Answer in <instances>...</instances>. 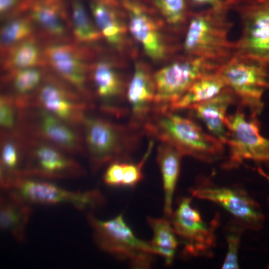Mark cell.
I'll list each match as a JSON object with an SVG mask.
<instances>
[{
    "label": "cell",
    "instance_id": "1",
    "mask_svg": "<svg viewBox=\"0 0 269 269\" xmlns=\"http://www.w3.org/2000/svg\"><path fill=\"white\" fill-rule=\"evenodd\" d=\"M144 134L169 145L182 155L212 163L222 157L224 144L193 120L163 107H154L142 125Z\"/></svg>",
    "mask_w": 269,
    "mask_h": 269
},
{
    "label": "cell",
    "instance_id": "2",
    "mask_svg": "<svg viewBox=\"0 0 269 269\" xmlns=\"http://www.w3.org/2000/svg\"><path fill=\"white\" fill-rule=\"evenodd\" d=\"M82 123L93 172L107 163L128 160L144 134L141 127L131 122L124 124L96 116L84 115Z\"/></svg>",
    "mask_w": 269,
    "mask_h": 269
},
{
    "label": "cell",
    "instance_id": "3",
    "mask_svg": "<svg viewBox=\"0 0 269 269\" xmlns=\"http://www.w3.org/2000/svg\"><path fill=\"white\" fill-rule=\"evenodd\" d=\"M228 10L205 8L190 15L182 43L187 56L222 65L235 54V42L228 35L232 26Z\"/></svg>",
    "mask_w": 269,
    "mask_h": 269
},
{
    "label": "cell",
    "instance_id": "4",
    "mask_svg": "<svg viewBox=\"0 0 269 269\" xmlns=\"http://www.w3.org/2000/svg\"><path fill=\"white\" fill-rule=\"evenodd\" d=\"M86 213L94 242L99 248L119 260L127 261L134 269L151 267L155 255L149 242L135 235L123 214L102 220L96 217L92 211Z\"/></svg>",
    "mask_w": 269,
    "mask_h": 269
},
{
    "label": "cell",
    "instance_id": "5",
    "mask_svg": "<svg viewBox=\"0 0 269 269\" xmlns=\"http://www.w3.org/2000/svg\"><path fill=\"white\" fill-rule=\"evenodd\" d=\"M2 190L8 191L32 205H67L85 211L102 207L105 198L98 190L72 191L30 177L10 179Z\"/></svg>",
    "mask_w": 269,
    "mask_h": 269
},
{
    "label": "cell",
    "instance_id": "6",
    "mask_svg": "<svg viewBox=\"0 0 269 269\" xmlns=\"http://www.w3.org/2000/svg\"><path fill=\"white\" fill-rule=\"evenodd\" d=\"M232 91L240 106L257 117L264 108L263 96L269 89V69L246 57L235 54L216 71Z\"/></svg>",
    "mask_w": 269,
    "mask_h": 269
},
{
    "label": "cell",
    "instance_id": "7",
    "mask_svg": "<svg viewBox=\"0 0 269 269\" xmlns=\"http://www.w3.org/2000/svg\"><path fill=\"white\" fill-rule=\"evenodd\" d=\"M242 32L235 42V54L269 69V0H233Z\"/></svg>",
    "mask_w": 269,
    "mask_h": 269
},
{
    "label": "cell",
    "instance_id": "8",
    "mask_svg": "<svg viewBox=\"0 0 269 269\" xmlns=\"http://www.w3.org/2000/svg\"><path fill=\"white\" fill-rule=\"evenodd\" d=\"M239 106L236 111L227 116L226 126L229 155L222 167L225 169L238 167L244 160L269 164V139L260 133L257 117L247 118Z\"/></svg>",
    "mask_w": 269,
    "mask_h": 269
},
{
    "label": "cell",
    "instance_id": "9",
    "mask_svg": "<svg viewBox=\"0 0 269 269\" xmlns=\"http://www.w3.org/2000/svg\"><path fill=\"white\" fill-rule=\"evenodd\" d=\"M170 219L174 231L183 245V256L211 257L213 255L219 215L216 214L209 222H205L199 211L192 206L191 198L184 197L179 199Z\"/></svg>",
    "mask_w": 269,
    "mask_h": 269
},
{
    "label": "cell",
    "instance_id": "10",
    "mask_svg": "<svg viewBox=\"0 0 269 269\" xmlns=\"http://www.w3.org/2000/svg\"><path fill=\"white\" fill-rule=\"evenodd\" d=\"M220 65L205 58L186 55L163 67L154 74V107L168 108L178 100L192 84Z\"/></svg>",
    "mask_w": 269,
    "mask_h": 269
},
{
    "label": "cell",
    "instance_id": "11",
    "mask_svg": "<svg viewBox=\"0 0 269 269\" xmlns=\"http://www.w3.org/2000/svg\"><path fill=\"white\" fill-rule=\"evenodd\" d=\"M189 192L193 197L220 205L246 229L258 230L263 227L265 216L261 206L243 188L218 186L210 178L201 177Z\"/></svg>",
    "mask_w": 269,
    "mask_h": 269
},
{
    "label": "cell",
    "instance_id": "12",
    "mask_svg": "<svg viewBox=\"0 0 269 269\" xmlns=\"http://www.w3.org/2000/svg\"><path fill=\"white\" fill-rule=\"evenodd\" d=\"M85 174L82 166L58 147L39 143L25 156L20 176L59 179L77 178Z\"/></svg>",
    "mask_w": 269,
    "mask_h": 269
},
{
    "label": "cell",
    "instance_id": "13",
    "mask_svg": "<svg viewBox=\"0 0 269 269\" xmlns=\"http://www.w3.org/2000/svg\"><path fill=\"white\" fill-rule=\"evenodd\" d=\"M132 35L151 60L160 61L169 52L168 46L157 22L138 0H121Z\"/></svg>",
    "mask_w": 269,
    "mask_h": 269
},
{
    "label": "cell",
    "instance_id": "14",
    "mask_svg": "<svg viewBox=\"0 0 269 269\" xmlns=\"http://www.w3.org/2000/svg\"><path fill=\"white\" fill-rule=\"evenodd\" d=\"M95 92L102 102V109L117 117L129 112L121 105L127 87L124 75L113 63L101 61L93 66L91 74Z\"/></svg>",
    "mask_w": 269,
    "mask_h": 269
},
{
    "label": "cell",
    "instance_id": "15",
    "mask_svg": "<svg viewBox=\"0 0 269 269\" xmlns=\"http://www.w3.org/2000/svg\"><path fill=\"white\" fill-rule=\"evenodd\" d=\"M155 86L149 68L143 63H135L132 77L126 93L128 111L132 123L142 125L154 107Z\"/></svg>",
    "mask_w": 269,
    "mask_h": 269
},
{
    "label": "cell",
    "instance_id": "16",
    "mask_svg": "<svg viewBox=\"0 0 269 269\" xmlns=\"http://www.w3.org/2000/svg\"><path fill=\"white\" fill-rule=\"evenodd\" d=\"M43 54L62 78L80 91L85 92L87 67L80 49L71 44H52L46 47Z\"/></svg>",
    "mask_w": 269,
    "mask_h": 269
},
{
    "label": "cell",
    "instance_id": "17",
    "mask_svg": "<svg viewBox=\"0 0 269 269\" xmlns=\"http://www.w3.org/2000/svg\"><path fill=\"white\" fill-rule=\"evenodd\" d=\"M37 102L41 109L69 124L82 123L89 106L59 84L47 82L40 88Z\"/></svg>",
    "mask_w": 269,
    "mask_h": 269
},
{
    "label": "cell",
    "instance_id": "18",
    "mask_svg": "<svg viewBox=\"0 0 269 269\" xmlns=\"http://www.w3.org/2000/svg\"><path fill=\"white\" fill-rule=\"evenodd\" d=\"M236 100L232 91L226 88L216 96L193 105L188 110L204 123L213 135L225 144L228 138L226 113Z\"/></svg>",
    "mask_w": 269,
    "mask_h": 269
},
{
    "label": "cell",
    "instance_id": "19",
    "mask_svg": "<svg viewBox=\"0 0 269 269\" xmlns=\"http://www.w3.org/2000/svg\"><path fill=\"white\" fill-rule=\"evenodd\" d=\"M31 213V204L13 193L2 190L0 197V227L19 243L25 240L26 229Z\"/></svg>",
    "mask_w": 269,
    "mask_h": 269
},
{
    "label": "cell",
    "instance_id": "20",
    "mask_svg": "<svg viewBox=\"0 0 269 269\" xmlns=\"http://www.w3.org/2000/svg\"><path fill=\"white\" fill-rule=\"evenodd\" d=\"M117 2L108 0H93L91 12L97 27L107 41L121 50L126 40L127 26L115 8Z\"/></svg>",
    "mask_w": 269,
    "mask_h": 269
},
{
    "label": "cell",
    "instance_id": "21",
    "mask_svg": "<svg viewBox=\"0 0 269 269\" xmlns=\"http://www.w3.org/2000/svg\"><path fill=\"white\" fill-rule=\"evenodd\" d=\"M36 133L59 148L71 153L83 152L81 139L70 124L41 109L38 113Z\"/></svg>",
    "mask_w": 269,
    "mask_h": 269
},
{
    "label": "cell",
    "instance_id": "22",
    "mask_svg": "<svg viewBox=\"0 0 269 269\" xmlns=\"http://www.w3.org/2000/svg\"><path fill=\"white\" fill-rule=\"evenodd\" d=\"M30 18L48 34L61 38L67 32V17L61 0H34L29 4Z\"/></svg>",
    "mask_w": 269,
    "mask_h": 269
},
{
    "label": "cell",
    "instance_id": "23",
    "mask_svg": "<svg viewBox=\"0 0 269 269\" xmlns=\"http://www.w3.org/2000/svg\"><path fill=\"white\" fill-rule=\"evenodd\" d=\"M182 154L173 147L161 143L157 147L156 161L159 167L164 190V212L167 217L173 213L172 200L178 179Z\"/></svg>",
    "mask_w": 269,
    "mask_h": 269
},
{
    "label": "cell",
    "instance_id": "24",
    "mask_svg": "<svg viewBox=\"0 0 269 269\" xmlns=\"http://www.w3.org/2000/svg\"><path fill=\"white\" fill-rule=\"evenodd\" d=\"M226 88L216 71L207 74L194 81L181 98L168 109L175 111L188 109L193 105L212 98Z\"/></svg>",
    "mask_w": 269,
    "mask_h": 269
},
{
    "label": "cell",
    "instance_id": "25",
    "mask_svg": "<svg viewBox=\"0 0 269 269\" xmlns=\"http://www.w3.org/2000/svg\"><path fill=\"white\" fill-rule=\"evenodd\" d=\"M153 235L149 242L153 253L162 257L167 266L173 262L179 244V239L171 223L163 218H147Z\"/></svg>",
    "mask_w": 269,
    "mask_h": 269
},
{
    "label": "cell",
    "instance_id": "26",
    "mask_svg": "<svg viewBox=\"0 0 269 269\" xmlns=\"http://www.w3.org/2000/svg\"><path fill=\"white\" fill-rule=\"evenodd\" d=\"M5 67L13 70L36 67L41 62L42 53L36 42L27 39L7 49Z\"/></svg>",
    "mask_w": 269,
    "mask_h": 269
},
{
    "label": "cell",
    "instance_id": "27",
    "mask_svg": "<svg viewBox=\"0 0 269 269\" xmlns=\"http://www.w3.org/2000/svg\"><path fill=\"white\" fill-rule=\"evenodd\" d=\"M71 15L75 39L79 42L92 43L97 42L102 34L94 21L90 17L83 3L79 0H72Z\"/></svg>",
    "mask_w": 269,
    "mask_h": 269
},
{
    "label": "cell",
    "instance_id": "28",
    "mask_svg": "<svg viewBox=\"0 0 269 269\" xmlns=\"http://www.w3.org/2000/svg\"><path fill=\"white\" fill-rule=\"evenodd\" d=\"M166 23L178 30L188 22L190 15L186 0H150Z\"/></svg>",
    "mask_w": 269,
    "mask_h": 269
},
{
    "label": "cell",
    "instance_id": "29",
    "mask_svg": "<svg viewBox=\"0 0 269 269\" xmlns=\"http://www.w3.org/2000/svg\"><path fill=\"white\" fill-rule=\"evenodd\" d=\"M32 20L16 18L4 24L0 30V44L2 49L11 46L30 38L33 32Z\"/></svg>",
    "mask_w": 269,
    "mask_h": 269
},
{
    "label": "cell",
    "instance_id": "30",
    "mask_svg": "<svg viewBox=\"0 0 269 269\" xmlns=\"http://www.w3.org/2000/svg\"><path fill=\"white\" fill-rule=\"evenodd\" d=\"M234 220L228 223L226 228L227 253L222 269H237L239 268L238 253L242 235L246 227L239 221Z\"/></svg>",
    "mask_w": 269,
    "mask_h": 269
},
{
    "label": "cell",
    "instance_id": "31",
    "mask_svg": "<svg viewBox=\"0 0 269 269\" xmlns=\"http://www.w3.org/2000/svg\"><path fill=\"white\" fill-rule=\"evenodd\" d=\"M12 82L14 90L19 94L24 95L35 89L42 79V73L36 67L13 70Z\"/></svg>",
    "mask_w": 269,
    "mask_h": 269
},
{
    "label": "cell",
    "instance_id": "32",
    "mask_svg": "<svg viewBox=\"0 0 269 269\" xmlns=\"http://www.w3.org/2000/svg\"><path fill=\"white\" fill-rule=\"evenodd\" d=\"M153 146L152 141L149 143L147 149L142 158L138 163L123 161V180L122 186L134 187L143 178L142 167L149 156Z\"/></svg>",
    "mask_w": 269,
    "mask_h": 269
},
{
    "label": "cell",
    "instance_id": "33",
    "mask_svg": "<svg viewBox=\"0 0 269 269\" xmlns=\"http://www.w3.org/2000/svg\"><path fill=\"white\" fill-rule=\"evenodd\" d=\"M16 123L14 102L9 97L1 95L0 99V125L3 129H12Z\"/></svg>",
    "mask_w": 269,
    "mask_h": 269
},
{
    "label": "cell",
    "instance_id": "34",
    "mask_svg": "<svg viewBox=\"0 0 269 269\" xmlns=\"http://www.w3.org/2000/svg\"><path fill=\"white\" fill-rule=\"evenodd\" d=\"M123 161H115L109 163L103 175L105 183L111 187L122 186Z\"/></svg>",
    "mask_w": 269,
    "mask_h": 269
},
{
    "label": "cell",
    "instance_id": "35",
    "mask_svg": "<svg viewBox=\"0 0 269 269\" xmlns=\"http://www.w3.org/2000/svg\"><path fill=\"white\" fill-rule=\"evenodd\" d=\"M191 4L205 8L228 10L231 9L232 0H186Z\"/></svg>",
    "mask_w": 269,
    "mask_h": 269
},
{
    "label": "cell",
    "instance_id": "36",
    "mask_svg": "<svg viewBox=\"0 0 269 269\" xmlns=\"http://www.w3.org/2000/svg\"><path fill=\"white\" fill-rule=\"evenodd\" d=\"M19 0H0V11L3 14L13 8Z\"/></svg>",
    "mask_w": 269,
    "mask_h": 269
},
{
    "label": "cell",
    "instance_id": "37",
    "mask_svg": "<svg viewBox=\"0 0 269 269\" xmlns=\"http://www.w3.org/2000/svg\"><path fill=\"white\" fill-rule=\"evenodd\" d=\"M253 169L256 170L262 176L265 178L269 182V174L266 173L262 168L258 167L257 168H253ZM268 201L269 202V196Z\"/></svg>",
    "mask_w": 269,
    "mask_h": 269
}]
</instances>
